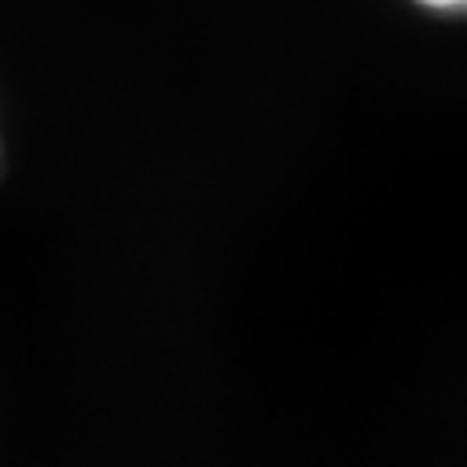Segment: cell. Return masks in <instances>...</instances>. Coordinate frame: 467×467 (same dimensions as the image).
<instances>
[{
	"label": "cell",
	"mask_w": 467,
	"mask_h": 467,
	"mask_svg": "<svg viewBox=\"0 0 467 467\" xmlns=\"http://www.w3.org/2000/svg\"><path fill=\"white\" fill-rule=\"evenodd\" d=\"M431 12H467V0H416Z\"/></svg>",
	"instance_id": "cell-1"
}]
</instances>
